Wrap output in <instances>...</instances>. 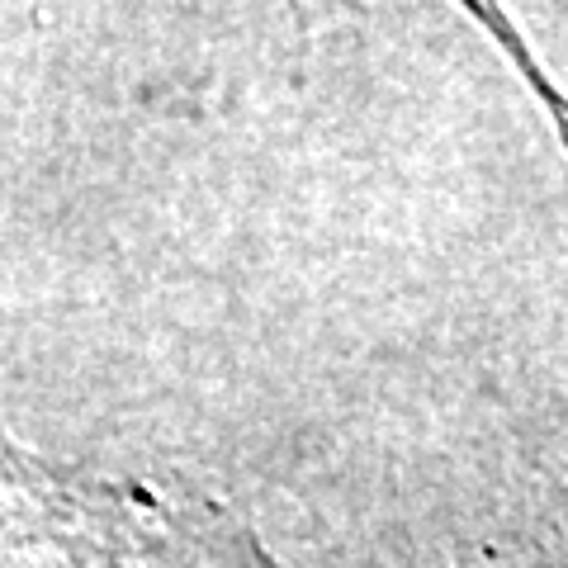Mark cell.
Listing matches in <instances>:
<instances>
[{"instance_id": "obj_1", "label": "cell", "mask_w": 568, "mask_h": 568, "mask_svg": "<svg viewBox=\"0 0 568 568\" xmlns=\"http://www.w3.org/2000/svg\"><path fill=\"white\" fill-rule=\"evenodd\" d=\"M14 488L43 511L39 536L62 555V568H256L227 526L148 493L48 469H24Z\"/></svg>"}, {"instance_id": "obj_2", "label": "cell", "mask_w": 568, "mask_h": 568, "mask_svg": "<svg viewBox=\"0 0 568 568\" xmlns=\"http://www.w3.org/2000/svg\"><path fill=\"white\" fill-rule=\"evenodd\" d=\"M455 6L469 10L474 24L497 43V52H503V58L511 62V71L521 77V85L540 100V110L549 114V123H555L559 148L568 152V91L545 71V62L536 58V48H530V39H526V29L517 24V14H511L503 0H455Z\"/></svg>"}]
</instances>
